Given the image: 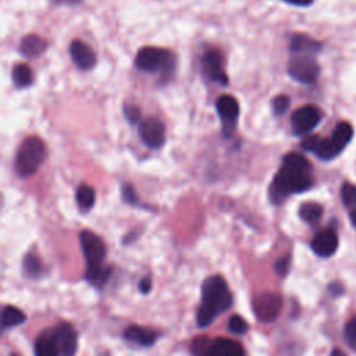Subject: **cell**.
<instances>
[{"label": "cell", "instance_id": "obj_1", "mask_svg": "<svg viewBox=\"0 0 356 356\" xmlns=\"http://www.w3.org/2000/svg\"><path fill=\"white\" fill-rule=\"evenodd\" d=\"M313 185L314 178L310 161L299 153H288L282 157L281 167L270 184L268 197L271 203L281 204L288 196L306 192Z\"/></svg>", "mask_w": 356, "mask_h": 356}, {"label": "cell", "instance_id": "obj_2", "mask_svg": "<svg viewBox=\"0 0 356 356\" xmlns=\"http://www.w3.org/2000/svg\"><path fill=\"white\" fill-rule=\"evenodd\" d=\"M234 303L227 281L221 275L207 277L202 284V303L196 312L199 328L209 327L217 316L227 312Z\"/></svg>", "mask_w": 356, "mask_h": 356}, {"label": "cell", "instance_id": "obj_3", "mask_svg": "<svg viewBox=\"0 0 356 356\" xmlns=\"http://www.w3.org/2000/svg\"><path fill=\"white\" fill-rule=\"evenodd\" d=\"M79 243L86 261L85 278L93 286L102 288L111 274V268L103 267V261L106 259L104 242L95 232L83 229L79 234Z\"/></svg>", "mask_w": 356, "mask_h": 356}, {"label": "cell", "instance_id": "obj_4", "mask_svg": "<svg viewBox=\"0 0 356 356\" xmlns=\"http://www.w3.org/2000/svg\"><path fill=\"white\" fill-rule=\"evenodd\" d=\"M78 334L70 323H61L43 331L35 339L38 356H71L76 352Z\"/></svg>", "mask_w": 356, "mask_h": 356}, {"label": "cell", "instance_id": "obj_5", "mask_svg": "<svg viewBox=\"0 0 356 356\" xmlns=\"http://www.w3.org/2000/svg\"><path fill=\"white\" fill-rule=\"evenodd\" d=\"M135 65L145 72H160L161 78L167 81L175 71V56L167 49L145 46L138 51Z\"/></svg>", "mask_w": 356, "mask_h": 356}, {"label": "cell", "instance_id": "obj_6", "mask_svg": "<svg viewBox=\"0 0 356 356\" xmlns=\"http://www.w3.org/2000/svg\"><path fill=\"white\" fill-rule=\"evenodd\" d=\"M46 157V146L38 136H29L21 142L15 159L14 170L19 178L31 177L38 171Z\"/></svg>", "mask_w": 356, "mask_h": 356}, {"label": "cell", "instance_id": "obj_7", "mask_svg": "<svg viewBox=\"0 0 356 356\" xmlns=\"http://www.w3.org/2000/svg\"><path fill=\"white\" fill-rule=\"evenodd\" d=\"M320 68L314 58V54L293 53L289 64L288 74L300 83H313L318 76Z\"/></svg>", "mask_w": 356, "mask_h": 356}, {"label": "cell", "instance_id": "obj_8", "mask_svg": "<svg viewBox=\"0 0 356 356\" xmlns=\"http://www.w3.org/2000/svg\"><path fill=\"white\" fill-rule=\"evenodd\" d=\"M323 113L314 104H306L296 108L291 115V128L295 135H306L321 121Z\"/></svg>", "mask_w": 356, "mask_h": 356}, {"label": "cell", "instance_id": "obj_9", "mask_svg": "<svg viewBox=\"0 0 356 356\" xmlns=\"http://www.w3.org/2000/svg\"><path fill=\"white\" fill-rule=\"evenodd\" d=\"M282 309V299L274 292H263L253 299L254 316L261 323H273Z\"/></svg>", "mask_w": 356, "mask_h": 356}, {"label": "cell", "instance_id": "obj_10", "mask_svg": "<svg viewBox=\"0 0 356 356\" xmlns=\"http://www.w3.org/2000/svg\"><path fill=\"white\" fill-rule=\"evenodd\" d=\"M216 110L221 121L222 134L229 138L236 128V121L239 117V103L231 95H222L216 102Z\"/></svg>", "mask_w": 356, "mask_h": 356}, {"label": "cell", "instance_id": "obj_11", "mask_svg": "<svg viewBox=\"0 0 356 356\" xmlns=\"http://www.w3.org/2000/svg\"><path fill=\"white\" fill-rule=\"evenodd\" d=\"M139 138L140 140L152 149H159L165 142V128L163 122L157 118L149 117L139 124Z\"/></svg>", "mask_w": 356, "mask_h": 356}, {"label": "cell", "instance_id": "obj_12", "mask_svg": "<svg viewBox=\"0 0 356 356\" xmlns=\"http://www.w3.org/2000/svg\"><path fill=\"white\" fill-rule=\"evenodd\" d=\"M202 68L204 75L220 85H228V76L222 67V56L217 49H209L204 51L202 58Z\"/></svg>", "mask_w": 356, "mask_h": 356}, {"label": "cell", "instance_id": "obj_13", "mask_svg": "<svg viewBox=\"0 0 356 356\" xmlns=\"http://www.w3.org/2000/svg\"><path fill=\"white\" fill-rule=\"evenodd\" d=\"M312 250L320 257H330L338 249V235L331 228H323L316 232L310 242Z\"/></svg>", "mask_w": 356, "mask_h": 356}, {"label": "cell", "instance_id": "obj_14", "mask_svg": "<svg viewBox=\"0 0 356 356\" xmlns=\"http://www.w3.org/2000/svg\"><path fill=\"white\" fill-rule=\"evenodd\" d=\"M70 54L72 61L79 70H92L96 64V54L95 51L82 40H72L70 46Z\"/></svg>", "mask_w": 356, "mask_h": 356}, {"label": "cell", "instance_id": "obj_15", "mask_svg": "<svg viewBox=\"0 0 356 356\" xmlns=\"http://www.w3.org/2000/svg\"><path fill=\"white\" fill-rule=\"evenodd\" d=\"M159 338V332L147 328L140 327L136 324H132L125 328L124 331V339L132 343H138L139 346H152Z\"/></svg>", "mask_w": 356, "mask_h": 356}, {"label": "cell", "instance_id": "obj_16", "mask_svg": "<svg viewBox=\"0 0 356 356\" xmlns=\"http://www.w3.org/2000/svg\"><path fill=\"white\" fill-rule=\"evenodd\" d=\"M245 349L236 341L228 338H217L211 341L210 349L207 352L209 356H242Z\"/></svg>", "mask_w": 356, "mask_h": 356}, {"label": "cell", "instance_id": "obj_17", "mask_svg": "<svg viewBox=\"0 0 356 356\" xmlns=\"http://www.w3.org/2000/svg\"><path fill=\"white\" fill-rule=\"evenodd\" d=\"M47 47V42L38 35H28L19 43V51L28 58L40 56Z\"/></svg>", "mask_w": 356, "mask_h": 356}, {"label": "cell", "instance_id": "obj_18", "mask_svg": "<svg viewBox=\"0 0 356 356\" xmlns=\"http://www.w3.org/2000/svg\"><path fill=\"white\" fill-rule=\"evenodd\" d=\"M320 49H321V43L307 35L296 33L291 39V51L292 53L317 54L320 51Z\"/></svg>", "mask_w": 356, "mask_h": 356}, {"label": "cell", "instance_id": "obj_19", "mask_svg": "<svg viewBox=\"0 0 356 356\" xmlns=\"http://www.w3.org/2000/svg\"><path fill=\"white\" fill-rule=\"evenodd\" d=\"M353 136V128L349 122L346 121H341L337 124V127L332 131L331 135V142L334 143V146L342 152V149L349 143V140Z\"/></svg>", "mask_w": 356, "mask_h": 356}, {"label": "cell", "instance_id": "obj_20", "mask_svg": "<svg viewBox=\"0 0 356 356\" xmlns=\"http://www.w3.org/2000/svg\"><path fill=\"white\" fill-rule=\"evenodd\" d=\"M22 271L28 278L39 280L44 274V266L36 254L28 253L22 260Z\"/></svg>", "mask_w": 356, "mask_h": 356}, {"label": "cell", "instance_id": "obj_21", "mask_svg": "<svg viewBox=\"0 0 356 356\" xmlns=\"http://www.w3.org/2000/svg\"><path fill=\"white\" fill-rule=\"evenodd\" d=\"M75 200H76V204L79 206L81 210H83V211L90 210L95 204V200H96V192L90 185L82 184L76 188Z\"/></svg>", "mask_w": 356, "mask_h": 356}, {"label": "cell", "instance_id": "obj_22", "mask_svg": "<svg viewBox=\"0 0 356 356\" xmlns=\"http://www.w3.org/2000/svg\"><path fill=\"white\" fill-rule=\"evenodd\" d=\"M25 320H26V316L24 314V312H21L19 309H17L14 306H6L1 312V327H3V330L17 327V325L22 324Z\"/></svg>", "mask_w": 356, "mask_h": 356}, {"label": "cell", "instance_id": "obj_23", "mask_svg": "<svg viewBox=\"0 0 356 356\" xmlns=\"http://www.w3.org/2000/svg\"><path fill=\"white\" fill-rule=\"evenodd\" d=\"M323 216V206L317 202H306L299 207V217L309 222L314 224L317 222Z\"/></svg>", "mask_w": 356, "mask_h": 356}, {"label": "cell", "instance_id": "obj_24", "mask_svg": "<svg viewBox=\"0 0 356 356\" xmlns=\"http://www.w3.org/2000/svg\"><path fill=\"white\" fill-rule=\"evenodd\" d=\"M13 81L17 88H28L32 85V71L26 64H17L13 68Z\"/></svg>", "mask_w": 356, "mask_h": 356}, {"label": "cell", "instance_id": "obj_25", "mask_svg": "<svg viewBox=\"0 0 356 356\" xmlns=\"http://www.w3.org/2000/svg\"><path fill=\"white\" fill-rule=\"evenodd\" d=\"M248 330H249L248 323H246L239 314H234V316L229 317V320H228V331H229L231 334L242 335V334H245Z\"/></svg>", "mask_w": 356, "mask_h": 356}, {"label": "cell", "instance_id": "obj_26", "mask_svg": "<svg viewBox=\"0 0 356 356\" xmlns=\"http://www.w3.org/2000/svg\"><path fill=\"white\" fill-rule=\"evenodd\" d=\"M343 338L348 346L356 352V316L346 323L343 330Z\"/></svg>", "mask_w": 356, "mask_h": 356}, {"label": "cell", "instance_id": "obj_27", "mask_svg": "<svg viewBox=\"0 0 356 356\" xmlns=\"http://www.w3.org/2000/svg\"><path fill=\"white\" fill-rule=\"evenodd\" d=\"M341 197L345 206H355L356 204V185L350 182H345L341 186Z\"/></svg>", "mask_w": 356, "mask_h": 356}, {"label": "cell", "instance_id": "obj_28", "mask_svg": "<svg viewBox=\"0 0 356 356\" xmlns=\"http://www.w3.org/2000/svg\"><path fill=\"white\" fill-rule=\"evenodd\" d=\"M289 106H291V99L286 95H278L271 102L273 113L275 115H282L289 108Z\"/></svg>", "mask_w": 356, "mask_h": 356}, {"label": "cell", "instance_id": "obj_29", "mask_svg": "<svg viewBox=\"0 0 356 356\" xmlns=\"http://www.w3.org/2000/svg\"><path fill=\"white\" fill-rule=\"evenodd\" d=\"M121 193H122V197L127 203L132 204V206H136V207H145V204H142L136 196V192H135V188L129 184H124L122 188H121Z\"/></svg>", "mask_w": 356, "mask_h": 356}, {"label": "cell", "instance_id": "obj_30", "mask_svg": "<svg viewBox=\"0 0 356 356\" xmlns=\"http://www.w3.org/2000/svg\"><path fill=\"white\" fill-rule=\"evenodd\" d=\"M211 341H209L206 337H199L192 342V353L196 355H207L210 349Z\"/></svg>", "mask_w": 356, "mask_h": 356}, {"label": "cell", "instance_id": "obj_31", "mask_svg": "<svg viewBox=\"0 0 356 356\" xmlns=\"http://www.w3.org/2000/svg\"><path fill=\"white\" fill-rule=\"evenodd\" d=\"M122 111H124V115L127 117V120L131 122V124H135L140 120V110L135 106V104H124L122 107Z\"/></svg>", "mask_w": 356, "mask_h": 356}, {"label": "cell", "instance_id": "obj_32", "mask_svg": "<svg viewBox=\"0 0 356 356\" xmlns=\"http://www.w3.org/2000/svg\"><path fill=\"white\" fill-rule=\"evenodd\" d=\"M289 264H291V256H289V254H285L284 257H281V259H278V260L275 261L274 270H275V273H277L278 275L285 277L286 273H288V270H289Z\"/></svg>", "mask_w": 356, "mask_h": 356}, {"label": "cell", "instance_id": "obj_33", "mask_svg": "<svg viewBox=\"0 0 356 356\" xmlns=\"http://www.w3.org/2000/svg\"><path fill=\"white\" fill-rule=\"evenodd\" d=\"M139 289L142 293H147L152 289V280L149 277H143L139 282Z\"/></svg>", "mask_w": 356, "mask_h": 356}, {"label": "cell", "instance_id": "obj_34", "mask_svg": "<svg viewBox=\"0 0 356 356\" xmlns=\"http://www.w3.org/2000/svg\"><path fill=\"white\" fill-rule=\"evenodd\" d=\"M285 1L295 4V6H309L313 0H285Z\"/></svg>", "mask_w": 356, "mask_h": 356}, {"label": "cell", "instance_id": "obj_35", "mask_svg": "<svg viewBox=\"0 0 356 356\" xmlns=\"http://www.w3.org/2000/svg\"><path fill=\"white\" fill-rule=\"evenodd\" d=\"M349 218H350L352 225L356 228V209H355V210H352V211L349 213Z\"/></svg>", "mask_w": 356, "mask_h": 356}]
</instances>
